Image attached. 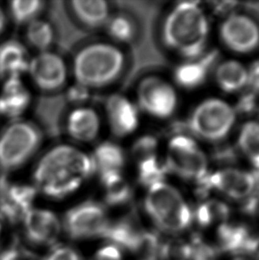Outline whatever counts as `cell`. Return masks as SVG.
<instances>
[{
    "mask_svg": "<svg viewBox=\"0 0 259 260\" xmlns=\"http://www.w3.org/2000/svg\"><path fill=\"white\" fill-rule=\"evenodd\" d=\"M38 189L26 184H12L0 179V215L11 223L22 220L32 208Z\"/></svg>",
    "mask_w": 259,
    "mask_h": 260,
    "instance_id": "4fadbf2b",
    "label": "cell"
},
{
    "mask_svg": "<svg viewBox=\"0 0 259 260\" xmlns=\"http://www.w3.org/2000/svg\"><path fill=\"white\" fill-rule=\"evenodd\" d=\"M28 241L38 245L53 244L60 236V222L53 211L31 208L22 219Z\"/></svg>",
    "mask_w": 259,
    "mask_h": 260,
    "instance_id": "9a60e30c",
    "label": "cell"
},
{
    "mask_svg": "<svg viewBox=\"0 0 259 260\" xmlns=\"http://www.w3.org/2000/svg\"><path fill=\"white\" fill-rule=\"evenodd\" d=\"M237 111L228 100L209 96L197 102L187 117L190 135L201 143L218 144L235 130Z\"/></svg>",
    "mask_w": 259,
    "mask_h": 260,
    "instance_id": "5b68a950",
    "label": "cell"
},
{
    "mask_svg": "<svg viewBox=\"0 0 259 260\" xmlns=\"http://www.w3.org/2000/svg\"><path fill=\"white\" fill-rule=\"evenodd\" d=\"M45 9V2L40 0H13L9 4V14L18 25L29 24L39 19Z\"/></svg>",
    "mask_w": 259,
    "mask_h": 260,
    "instance_id": "4dcf8cb0",
    "label": "cell"
},
{
    "mask_svg": "<svg viewBox=\"0 0 259 260\" xmlns=\"http://www.w3.org/2000/svg\"><path fill=\"white\" fill-rule=\"evenodd\" d=\"M161 155L167 174L184 182L204 183L211 172L203 145L189 134L172 135Z\"/></svg>",
    "mask_w": 259,
    "mask_h": 260,
    "instance_id": "8992f818",
    "label": "cell"
},
{
    "mask_svg": "<svg viewBox=\"0 0 259 260\" xmlns=\"http://www.w3.org/2000/svg\"><path fill=\"white\" fill-rule=\"evenodd\" d=\"M90 260H123V255L119 248L109 243L101 248Z\"/></svg>",
    "mask_w": 259,
    "mask_h": 260,
    "instance_id": "e575fe53",
    "label": "cell"
},
{
    "mask_svg": "<svg viewBox=\"0 0 259 260\" xmlns=\"http://www.w3.org/2000/svg\"><path fill=\"white\" fill-rule=\"evenodd\" d=\"M201 59L180 60L172 74V83L176 87L193 91L204 85L208 78V71Z\"/></svg>",
    "mask_w": 259,
    "mask_h": 260,
    "instance_id": "cb8c5ba5",
    "label": "cell"
},
{
    "mask_svg": "<svg viewBox=\"0 0 259 260\" xmlns=\"http://www.w3.org/2000/svg\"><path fill=\"white\" fill-rule=\"evenodd\" d=\"M109 223L105 208L95 201L77 204L64 218V228L72 239L102 237Z\"/></svg>",
    "mask_w": 259,
    "mask_h": 260,
    "instance_id": "8fae6325",
    "label": "cell"
},
{
    "mask_svg": "<svg viewBox=\"0 0 259 260\" xmlns=\"http://www.w3.org/2000/svg\"><path fill=\"white\" fill-rule=\"evenodd\" d=\"M168 174L165 169L163 155L159 152L138 159V180L145 187L147 188L155 183L166 180L165 177Z\"/></svg>",
    "mask_w": 259,
    "mask_h": 260,
    "instance_id": "4316f807",
    "label": "cell"
},
{
    "mask_svg": "<svg viewBox=\"0 0 259 260\" xmlns=\"http://www.w3.org/2000/svg\"><path fill=\"white\" fill-rule=\"evenodd\" d=\"M30 58L23 44L15 39L0 44V78H21L28 72Z\"/></svg>",
    "mask_w": 259,
    "mask_h": 260,
    "instance_id": "44dd1931",
    "label": "cell"
},
{
    "mask_svg": "<svg viewBox=\"0 0 259 260\" xmlns=\"http://www.w3.org/2000/svg\"><path fill=\"white\" fill-rule=\"evenodd\" d=\"M70 9L77 22L89 29L105 27L112 15L109 2L103 0H74Z\"/></svg>",
    "mask_w": 259,
    "mask_h": 260,
    "instance_id": "ffe728a7",
    "label": "cell"
},
{
    "mask_svg": "<svg viewBox=\"0 0 259 260\" xmlns=\"http://www.w3.org/2000/svg\"><path fill=\"white\" fill-rule=\"evenodd\" d=\"M66 100L59 95H51L41 99L38 105V116L43 124L53 133H57L60 128V122L63 116Z\"/></svg>",
    "mask_w": 259,
    "mask_h": 260,
    "instance_id": "f1b7e54d",
    "label": "cell"
},
{
    "mask_svg": "<svg viewBox=\"0 0 259 260\" xmlns=\"http://www.w3.org/2000/svg\"><path fill=\"white\" fill-rule=\"evenodd\" d=\"M230 214L228 204L218 197L206 198L196 208L195 216L203 226L224 224Z\"/></svg>",
    "mask_w": 259,
    "mask_h": 260,
    "instance_id": "83f0119b",
    "label": "cell"
},
{
    "mask_svg": "<svg viewBox=\"0 0 259 260\" xmlns=\"http://www.w3.org/2000/svg\"><path fill=\"white\" fill-rule=\"evenodd\" d=\"M104 188L105 201L110 206H120L126 204L132 197V187L123 172H107L99 173Z\"/></svg>",
    "mask_w": 259,
    "mask_h": 260,
    "instance_id": "d4e9b609",
    "label": "cell"
},
{
    "mask_svg": "<svg viewBox=\"0 0 259 260\" xmlns=\"http://www.w3.org/2000/svg\"><path fill=\"white\" fill-rule=\"evenodd\" d=\"M43 142L42 131L36 123L14 120L0 133V170L12 173L24 166Z\"/></svg>",
    "mask_w": 259,
    "mask_h": 260,
    "instance_id": "52a82bcc",
    "label": "cell"
},
{
    "mask_svg": "<svg viewBox=\"0 0 259 260\" xmlns=\"http://www.w3.org/2000/svg\"><path fill=\"white\" fill-rule=\"evenodd\" d=\"M54 30L50 22L40 18L27 25L25 38L32 48L39 53L50 51L54 41Z\"/></svg>",
    "mask_w": 259,
    "mask_h": 260,
    "instance_id": "f546056e",
    "label": "cell"
},
{
    "mask_svg": "<svg viewBox=\"0 0 259 260\" xmlns=\"http://www.w3.org/2000/svg\"><path fill=\"white\" fill-rule=\"evenodd\" d=\"M65 129L74 141L89 143L98 138L102 129V120L94 109L79 106L68 114Z\"/></svg>",
    "mask_w": 259,
    "mask_h": 260,
    "instance_id": "2e32d148",
    "label": "cell"
},
{
    "mask_svg": "<svg viewBox=\"0 0 259 260\" xmlns=\"http://www.w3.org/2000/svg\"><path fill=\"white\" fill-rule=\"evenodd\" d=\"M144 209L159 229L172 234L185 231L193 218L192 208L186 197L167 180L147 187Z\"/></svg>",
    "mask_w": 259,
    "mask_h": 260,
    "instance_id": "277c9868",
    "label": "cell"
},
{
    "mask_svg": "<svg viewBox=\"0 0 259 260\" xmlns=\"http://www.w3.org/2000/svg\"><path fill=\"white\" fill-rule=\"evenodd\" d=\"M105 110L110 131L116 137L130 136L140 126V109L135 102L123 95L109 96Z\"/></svg>",
    "mask_w": 259,
    "mask_h": 260,
    "instance_id": "5bb4252c",
    "label": "cell"
},
{
    "mask_svg": "<svg viewBox=\"0 0 259 260\" xmlns=\"http://www.w3.org/2000/svg\"><path fill=\"white\" fill-rule=\"evenodd\" d=\"M132 151L137 159L141 158L146 155H152L159 152V143L157 139L149 134H146L138 138L134 141Z\"/></svg>",
    "mask_w": 259,
    "mask_h": 260,
    "instance_id": "1f68e13d",
    "label": "cell"
},
{
    "mask_svg": "<svg viewBox=\"0 0 259 260\" xmlns=\"http://www.w3.org/2000/svg\"><path fill=\"white\" fill-rule=\"evenodd\" d=\"M235 260H249V259H246V258H238V259H235Z\"/></svg>",
    "mask_w": 259,
    "mask_h": 260,
    "instance_id": "f35d334b",
    "label": "cell"
},
{
    "mask_svg": "<svg viewBox=\"0 0 259 260\" xmlns=\"http://www.w3.org/2000/svg\"><path fill=\"white\" fill-rule=\"evenodd\" d=\"M245 246L248 248L249 252H251L253 255H255L256 257H259V237L257 239L253 240H249V237H248Z\"/></svg>",
    "mask_w": 259,
    "mask_h": 260,
    "instance_id": "8d00e7d4",
    "label": "cell"
},
{
    "mask_svg": "<svg viewBox=\"0 0 259 260\" xmlns=\"http://www.w3.org/2000/svg\"><path fill=\"white\" fill-rule=\"evenodd\" d=\"M91 172L86 153L69 144L50 148L37 162L33 179L36 188L52 199H62L80 188Z\"/></svg>",
    "mask_w": 259,
    "mask_h": 260,
    "instance_id": "7a4b0ae2",
    "label": "cell"
},
{
    "mask_svg": "<svg viewBox=\"0 0 259 260\" xmlns=\"http://www.w3.org/2000/svg\"><path fill=\"white\" fill-rule=\"evenodd\" d=\"M159 38L165 49L179 60L201 59L211 38V24L206 9L192 1L173 5L161 18Z\"/></svg>",
    "mask_w": 259,
    "mask_h": 260,
    "instance_id": "6da1fadb",
    "label": "cell"
},
{
    "mask_svg": "<svg viewBox=\"0 0 259 260\" xmlns=\"http://www.w3.org/2000/svg\"><path fill=\"white\" fill-rule=\"evenodd\" d=\"M127 67L126 54L109 42H91L77 51L72 61L76 83L88 89L109 87L119 80Z\"/></svg>",
    "mask_w": 259,
    "mask_h": 260,
    "instance_id": "3957f363",
    "label": "cell"
},
{
    "mask_svg": "<svg viewBox=\"0 0 259 260\" xmlns=\"http://www.w3.org/2000/svg\"><path fill=\"white\" fill-rule=\"evenodd\" d=\"M204 183L218 198L236 202L248 200L257 186L255 174L237 166L211 170Z\"/></svg>",
    "mask_w": 259,
    "mask_h": 260,
    "instance_id": "30bf717a",
    "label": "cell"
},
{
    "mask_svg": "<svg viewBox=\"0 0 259 260\" xmlns=\"http://www.w3.org/2000/svg\"><path fill=\"white\" fill-rule=\"evenodd\" d=\"M102 237L110 244L121 249L136 252L145 246H151L153 238L137 229L132 220L124 218L115 223H109Z\"/></svg>",
    "mask_w": 259,
    "mask_h": 260,
    "instance_id": "d6986e66",
    "label": "cell"
},
{
    "mask_svg": "<svg viewBox=\"0 0 259 260\" xmlns=\"http://www.w3.org/2000/svg\"><path fill=\"white\" fill-rule=\"evenodd\" d=\"M249 66V84L248 88L259 95V59L253 61Z\"/></svg>",
    "mask_w": 259,
    "mask_h": 260,
    "instance_id": "d590c367",
    "label": "cell"
},
{
    "mask_svg": "<svg viewBox=\"0 0 259 260\" xmlns=\"http://www.w3.org/2000/svg\"><path fill=\"white\" fill-rule=\"evenodd\" d=\"M96 173L123 172L126 164V154L123 148L113 141H103L96 146L91 154Z\"/></svg>",
    "mask_w": 259,
    "mask_h": 260,
    "instance_id": "603a6c76",
    "label": "cell"
},
{
    "mask_svg": "<svg viewBox=\"0 0 259 260\" xmlns=\"http://www.w3.org/2000/svg\"><path fill=\"white\" fill-rule=\"evenodd\" d=\"M235 146L249 168L259 172V120H247L239 126Z\"/></svg>",
    "mask_w": 259,
    "mask_h": 260,
    "instance_id": "7402d4cb",
    "label": "cell"
},
{
    "mask_svg": "<svg viewBox=\"0 0 259 260\" xmlns=\"http://www.w3.org/2000/svg\"><path fill=\"white\" fill-rule=\"evenodd\" d=\"M31 103V95L21 78H7L0 92V116L20 119Z\"/></svg>",
    "mask_w": 259,
    "mask_h": 260,
    "instance_id": "ac0fdd59",
    "label": "cell"
},
{
    "mask_svg": "<svg viewBox=\"0 0 259 260\" xmlns=\"http://www.w3.org/2000/svg\"><path fill=\"white\" fill-rule=\"evenodd\" d=\"M105 27L109 38L119 44L133 42L139 34L136 21L131 14L125 13L112 14Z\"/></svg>",
    "mask_w": 259,
    "mask_h": 260,
    "instance_id": "484cf974",
    "label": "cell"
},
{
    "mask_svg": "<svg viewBox=\"0 0 259 260\" xmlns=\"http://www.w3.org/2000/svg\"><path fill=\"white\" fill-rule=\"evenodd\" d=\"M90 89L75 83V85H71L68 89L64 95V98L67 102L73 103L77 105V107H79L87 102L90 98Z\"/></svg>",
    "mask_w": 259,
    "mask_h": 260,
    "instance_id": "d6a6232c",
    "label": "cell"
},
{
    "mask_svg": "<svg viewBox=\"0 0 259 260\" xmlns=\"http://www.w3.org/2000/svg\"><path fill=\"white\" fill-rule=\"evenodd\" d=\"M135 103L140 113L165 121L172 118L179 109V91L172 80L149 75L141 78L137 85Z\"/></svg>",
    "mask_w": 259,
    "mask_h": 260,
    "instance_id": "ba28073f",
    "label": "cell"
},
{
    "mask_svg": "<svg viewBox=\"0 0 259 260\" xmlns=\"http://www.w3.org/2000/svg\"><path fill=\"white\" fill-rule=\"evenodd\" d=\"M213 81L224 94L241 93L248 88L249 66L237 58L223 60L214 70Z\"/></svg>",
    "mask_w": 259,
    "mask_h": 260,
    "instance_id": "e0dca14e",
    "label": "cell"
},
{
    "mask_svg": "<svg viewBox=\"0 0 259 260\" xmlns=\"http://www.w3.org/2000/svg\"><path fill=\"white\" fill-rule=\"evenodd\" d=\"M221 46L236 56H246L259 49V23L251 15L231 12L217 25Z\"/></svg>",
    "mask_w": 259,
    "mask_h": 260,
    "instance_id": "9c48e42d",
    "label": "cell"
},
{
    "mask_svg": "<svg viewBox=\"0 0 259 260\" xmlns=\"http://www.w3.org/2000/svg\"><path fill=\"white\" fill-rule=\"evenodd\" d=\"M27 73L36 87L49 95L60 91L69 78V70L63 58L52 51L39 53L30 58Z\"/></svg>",
    "mask_w": 259,
    "mask_h": 260,
    "instance_id": "7c38bea8",
    "label": "cell"
},
{
    "mask_svg": "<svg viewBox=\"0 0 259 260\" xmlns=\"http://www.w3.org/2000/svg\"><path fill=\"white\" fill-rule=\"evenodd\" d=\"M42 260H83L80 254L73 248L68 246L57 247Z\"/></svg>",
    "mask_w": 259,
    "mask_h": 260,
    "instance_id": "836d02e7",
    "label": "cell"
},
{
    "mask_svg": "<svg viewBox=\"0 0 259 260\" xmlns=\"http://www.w3.org/2000/svg\"><path fill=\"white\" fill-rule=\"evenodd\" d=\"M7 18L3 7L0 6V36L3 34L7 28Z\"/></svg>",
    "mask_w": 259,
    "mask_h": 260,
    "instance_id": "74e56055",
    "label": "cell"
}]
</instances>
